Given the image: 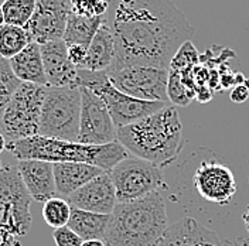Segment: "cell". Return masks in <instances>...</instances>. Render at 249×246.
Listing matches in <instances>:
<instances>
[{
	"instance_id": "30bf717a",
	"label": "cell",
	"mask_w": 249,
	"mask_h": 246,
	"mask_svg": "<svg viewBox=\"0 0 249 246\" xmlns=\"http://www.w3.org/2000/svg\"><path fill=\"white\" fill-rule=\"evenodd\" d=\"M112 85L129 96L142 101L169 102V70L153 67H126L108 72Z\"/></svg>"
},
{
	"instance_id": "8d00e7d4",
	"label": "cell",
	"mask_w": 249,
	"mask_h": 246,
	"mask_svg": "<svg viewBox=\"0 0 249 246\" xmlns=\"http://www.w3.org/2000/svg\"><path fill=\"white\" fill-rule=\"evenodd\" d=\"M3 26H4V15H3V7L0 4V27H3Z\"/></svg>"
},
{
	"instance_id": "52a82bcc",
	"label": "cell",
	"mask_w": 249,
	"mask_h": 246,
	"mask_svg": "<svg viewBox=\"0 0 249 246\" xmlns=\"http://www.w3.org/2000/svg\"><path fill=\"white\" fill-rule=\"evenodd\" d=\"M81 89L78 87L47 88L41 109L40 136L77 141L81 119Z\"/></svg>"
},
{
	"instance_id": "ac0fdd59",
	"label": "cell",
	"mask_w": 249,
	"mask_h": 246,
	"mask_svg": "<svg viewBox=\"0 0 249 246\" xmlns=\"http://www.w3.org/2000/svg\"><path fill=\"white\" fill-rule=\"evenodd\" d=\"M53 164H54L57 194L67 198L81 187L93 180L95 177L105 173V170L87 163H53Z\"/></svg>"
},
{
	"instance_id": "d6986e66",
	"label": "cell",
	"mask_w": 249,
	"mask_h": 246,
	"mask_svg": "<svg viewBox=\"0 0 249 246\" xmlns=\"http://www.w3.org/2000/svg\"><path fill=\"white\" fill-rule=\"evenodd\" d=\"M115 37L108 21L105 20L95 34L93 40L88 47V57L84 70L95 72H108L115 61Z\"/></svg>"
},
{
	"instance_id": "7402d4cb",
	"label": "cell",
	"mask_w": 249,
	"mask_h": 246,
	"mask_svg": "<svg viewBox=\"0 0 249 246\" xmlns=\"http://www.w3.org/2000/svg\"><path fill=\"white\" fill-rule=\"evenodd\" d=\"M105 21V17H82L71 12L68 17L67 29L64 33V43L67 46H84L89 47L95 34Z\"/></svg>"
},
{
	"instance_id": "7a4b0ae2",
	"label": "cell",
	"mask_w": 249,
	"mask_h": 246,
	"mask_svg": "<svg viewBox=\"0 0 249 246\" xmlns=\"http://www.w3.org/2000/svg\"><path fill=\"white\" fill-rule=\"evenodd\" d=\"M116 139L132 156L159 169L173 164L184 146L183 124L177 108L171 105L118 129Z\"/></svg>"
},
{
	"instance_id": "4dcf8cb0",
	"label": "cell",
	"mask_w": 249,
	"mask_h": 246,
	"mask_svg": "<svg viewBox=\"0 0 249 246\" xmlns=\"http://www.w3.org/2000/svg\"><path fill=\"white\" fill-rule=\"evenodd\" d=\"M67 51H68V58L72 62L78 70H84L85 67V61L88 57V47L78 46H67Z\"/></svg>"
},
{
	"instance_id": "277c9868",
	"label": "cell",
	"mask_w": 249,
	"mask_h": 246,
	"mask_svg": "<svg viewBox=\"0 0 249 246\" xmlns=\"http://www.w3.org/2000/svg\"><path fill=\"white\" fill-rule=\"evenodd\" d=\"M6 149L18 161L43 160L50 163H87L105 171H110L122 160L130 157V153L118 140L102 146H89L40 135L10 141Z\"/></svg>"
},
{
	"instance_id": "4fadbf2b",
	"label": "cell",
	"mask_w": 249,
	"mask_h": 246,
	"mask_svg": "<svg viewBox=\"0 0 249 246\" xmlns=\"http://www.w3.org/2000/svg\"><path fill=\"white\" fill-rule=\"evenodd\" d=\"M193 183L200 197L218 205L231 204L236 194L233 173L217 161H202L193 176Z\"/></svg>"
},
{
	"instance_id": "e0dca14e",
	"label": "cell",
	"mask_w": 249,
	"mask_h": 246,
	"mask_svg": "<svg viewBox=\"0 0 249 246\" xmlns=\"http://www.w3.org/2000/svg\"><path fill=\"white\" fill-rule=\"evenodd\" d=\"M156 246H222L217 233L194 218H183L170 225Z\"/></svg>"
},
{
	"instance_id": "4316f807",
	"label": "cell",
	"mask_w": 249,
	"mask_h": 246,
	"mask_svg": "<svg viewBox=\"0 0 249 246\" xmlns=\"http://www.w3.org/2000/svg\"><path fill=\"white\" fill-rule=\"evenodd\" d=\"M167 96L173 105L178 106H188L191 102V96L188 93V89L183 84L181 72L169 70V82H167Z\"/></svg>"
},
{
	"instance_id": "d590c367",
	"label": "cell",
	"mask_w": 249,
	"mask_h": 246,
	"mask_svg": "<svg viewBox=\"0 0 249 246\" xmlns=\"http://www.w3.org/2000/svg\"><path fill=\"white\" fill-rule=\"evenodd\" d=\"M230 246H249V239H238L235 244H230Z\"/></svg>"
},
{
	"instance_id": "6da1fadb",
	"label": "cell",
	"mask_w": 249,
	"mask_h": 246,
	"mask_svg": "<svg viewBox=\"0 0 249 246\" xmlns=\"http://www.w3.org/2000/svg\"><path fill=\"white\" fill-rule=\"evenodd\" d=\"M115 61L108 72L126 67L169 70L178 48L191 41L194 27L171 0H109Z\"/></svg>"
},
{
	"instance_id": "484cf974",
	"label": "cell",
	"mask_w": 249,
	"mask_h": 246,
	"mask_svg": "<svg viewBox=\"0 0 249 246\" xmlns=\"http://www.w3.org/2000/svg\"><path fill=\"white\" fill-rule=\"evenodd\" d=\"M20 85L21 82L15 75L10 61L0 57V118Z\"/></svg>"
},
{
	"instance_id": "9a60e30c",
	"label": "cell",
	"mask_w": 249,
	"mask_h": 246,
	"mask_svg": "<svg viewBox=\"0 0 249 246\" xmlns=\"http://www.w3.org/2000/svg\"><path fill=\"white\" fill-rule=\"evenodd\" d=\"M40 48L48 87H77L78 68L70 61L67 44L64 40L47 43L40 46Z\"/></svg>"
},
{
	"instance_id": "f546056e",
	"label": "cell",
	"mask_w": 249,
	"mask_h": 246,
	"mask_svg": "<svg viewBox=\"0 0 249 246\" xmlns=\"http://www.w3.org/2000/svg\"><path fill=\"white\" fill-rule=\"evenodd\" d=\"M53 239L57 246H81L84 239L70 227H62L53 232Z\"/></svg>"
},
{
	"instance_id": "f1b7e54d",
	"label": "cell",
	"mask_w": 249,
	"mask_h": 246,
	"mask_svg": "<svg viewBox=\"0 0 249 246\" xmlns=\"http://www.w3.org/2000/svg\"><path fill=\"white\" fill-rule=\"evenodd\" d=\"M72 13L82 17H102L109 10V0H70Z\"/></svg>"
},
{
	"instance_id": "5bb4252c",
	"label": "cell",
	"mask_w": 249,
	"mask_h": 246,
	"mask_svg": "<svg viewBox=\"0 0 249 246\" xmlns=\"http://www.w3.org/2000/svg\"><path fill=\"white\" fill-rule=\"evenodd\" d=\"M67 200L72 207L82 211L104 215H110L118 204L116 190L109 171L95 177L74 194H71Z\"/></svg>"
},
{
	"instance_id": "d6a6232c",
	"label": "cell",
	"mask_w": 249,
	"mask_h": 246,
	"mask_svg": "<svg viewBox=\"0 0 249 246\" xmlns=\"http://www.w3.org/2000/svg\"><path fill=\"white\" fill-rule=\"evenodd\" d=\"M81 246H107L102 239H92V241H84Z\"/></svg>"
},
{
	"instance_id": "cb8c5ba5",
	"label": "cell",
	"mask_w": 249,
	"mask_h": 246,
	"mask_svg": "<svg viewBox=\"0 0 249 246\" xmlns=\"http://www.w3.org/2000/svg\"><path fill=\"white\" fill-rule=\"evenodd\" d=\"M4 24L26 27L36 12L37 0H4L1 3Z\"/></svg>"
},
{
	"instance_id": "74e56055",
	"label": "cell",
	"mask_w": 249,
	"mask_h": 246,
	"mask_svg": "<svg viewBox=\"0 0 249 246\" xmlns=\"http://www.w3.org/2000/svg\"><path fill=\"white\" fill-rule=\"evenodd\" d=\"M245 85L248 87V89H249V79H247V81H245Z\"/></svg>"
},
{
	"instance_id": "d4e9b609",
	"label": "cell",
	"mask_w": 249,
	"mask_h": 246,
	"mask_svg": "<svg viewBox=\"0 0 249 246\" xmlns=\"http://www.w3.org/2000/svg\"><path fill=\"white\" fill-rule=\"evenodd\" d=\"M71 212L72 205L62 197L50 198L43 205V218L47 225H50L54 229L67 227L71 218Z\"/></svg>"
},
{
	"instance_id": "9c48e42d",
	"label": "cell",
	"mask_w": 249,
	"mask_h": 246,
	"mask_svg": "<svg viewBox=\"0 0 249 246\" xmlns=\"http://www.w3.org/2000/svg\"><path fill=\"white\" fill-rule=\"evenodd\" d=\"M116 190L118 202L144 198L163 187L164 180L157 166L130 156L109 171Z\"/></svg>"
},
{
	"instance_id": "3957f363",
	"label": "cell",
	"mask_w": 249,
	"mask_h": 246,
	"mask_svg": "<svg viewBox=\"0 0 249 246\" xmlns=\"http://www.w3.org/2000/svg\"><path fill=\"white\" fill-rule=\"evenodd\" d=\"M167 228L164 198L156 191L140 200L118 202L104 242L107 246H156Z\"/></svg>"
},
{
	"instance_id": "83f0119b",
	"label": "cell",
	"mask_w": 249,
	"mask_h": 246,
	"mask_svg": "<svg viewBox=\"0 0 249 246\" xmlns=\"http://www.w3.org/2000/svg\"><path fill=\"white\" fill-rule=\"evenodd\" d=\"M198 61H200V55L196 47L193 46L191 41H187L178 48V51L173 57L169 70L178 71V72L186 71V70H193L198 64Z\"/></svg>"
},
{
	"instance_id": "ffe728a7",
	"label": "cell",
	"mask_w": 249,
	"mask_h": 246,
	"mask_svg": "<svg viewBox=\"0 0 249 246\" xmlns=\"http://www.w3.org/2000/svg\"><path fill=\"white\" fill-rule=\"evenodd\" d=\"M10 65L20 82L48 87L40 44L34 41L30 43L20 54L10 60Z\"/></svg>"
},
{
	"instance_id": "8992f818",
	"label": "cell",
	"mask_w": 249,
	"mask_h": 246,
	"mask_svg": "<svg viewBox=\"0 0 249 246\" xmlns=\"http://www.w3.org/2000/svg\"><path fill=\"white\" fill-rule=\"evenodd\" d=\"M31 197L17 167L0 170V242L26 236L31 228Z\"/></svg>"
},
{
	"instance_id": "44dd1931",
	"label": "cell",
	"mask_w": 249,
	"mask_h": 246,
	"mask_svg": "<svg viewBox=\"0 0 249 246\" xmlns=\"http://www.w3.org/2000/svg\"><path fill=\"white\" fill-rule=\"evenodd\" d=\"M109 219L110 215L95 214L72 207L71 218L67 227H70L84 241H92V239L104 241L105 233L108 231Z\"/></svg>"
},
{
	"instance_id": "5b68a950",
	"label": "cell",
	"mask_w": 249,
	"mask_h": 246,
	"mask_svg": "<svg viewBox=\"0 0 249 246\" xmlns=\"http://www.w3.org/2000/svg\"><path fill=\"white\" fill-rule=\"evenodd\" d=\"M78 88H87L98 95L105 105L108 106L109 113L113 119L116 129L139 122L142 119L166 108L169 102H153L142 101L133 96L118 91L108 77V72H95L88 70H78L77 77Z\"/></svg>"
},
{
	"instance_id": "1f68e13d",
	"label": "cell",
	"mask_w": 249,
	"mask_h": 246,
	"mask_svg": "<svg viewBox=\"0 0 249 246\" xmlns=\"http://www.w3.org/2000/svg\"><path fill=\"white\" fill-rule=\"evenodd\" d=\"M230 98H231V101L235 102V104H244V102H247L249 99V89L248 87L245 85V82L235 85L232 88V91H231Z\"/></svg>"
},
{
	"instance_id": "f35d334b",
	"label": "cell",
	"mask_w": 249,
	"mask_h": 246,
	"mask_svg": "<svg viewBox=\"0 0 249 246\" xmlns=\"http://www.w3.org/2000/svg\"><path fill=\"white\" fill-rule=\"evenodd\" d=\"M3 166H4V164H3V163H1V160H0V170L3 169Z\"/></svg>"
},
{
	"instance_id": "7c38bea8",
	"label": "cell",
	"mask_w": 249,
	"mask_h": 246,
	"mask_svg": "<svg viewBox=\"0 0 249 246\" xmlns=\"http://www.w3.org/2000/svg\"><path fill=\"white\" fill-rule=\"evenodd\" d=\"M71 12L68 0H37L36 12L24 27L31 41L43 46L62 40Z\"/></svg>"
},
{
	"instance_id": "603a6c76",
	"label": "cell",
	"mask_w": 249,
	"mask_h": 246,
	"mask_svg": "<svg viewBox=\"0 0 249 246\" xmlns=\"http://www.w3.org/2000/svg\"><path fill=\"white\" fill-rule=\"evenodd\" d=\"M30 43L33 41L24 27L10 24H4L3 27H0V57L10 61Z\"/></svg>"
},
{
	"instance_id": "8fae6325",
	"label": "cell",
	"mask_w": 249,
	"mask_h": 246,
	"mask_svg": "<svg viewBox=\"0 0 249 246\" xmlns=\"http://www.w3.org/2000/svg\"><path fill=\"white\" fill-rule=\"evenodd\" d=\"M81 89V119L78 143L89 146H102L116 141L118 129L109 113L105 102L87 88Z\"/></svg>"
},
{
	"instance_id": "ba28073f",
	"label": "cell",
	"mask_w": 249,
	"mask_h": 246,
	"mask_svg": "<svg viewBox=\"0 0 249 246\" xmlns=\"http://www.w3.org/2000/svg\"><path fill=\"white\" fill-rule=\"evenodd\" d=\"M47 88L21 82L0 118V127L7 143L38 135Z\"/></svg>"
},
{
	"instance_id": "e575fe53",
	"label": "cell",
	"mask_w": 249,
	"mask_h": 246,
	"mask_svg": "<svg viewBox=\"0 0 249 246\" xmlns=\"http://www.w3.org/2000/svg\"><path fill=\"white\" fill-rule=\"evenodd\" d=\"M242 219H244V224H245V227H247V229L249 232V205L247 207V211L242 214Z\"/></svg>"
},
{
	"instance_id": "836d02e7",
	"label": "cell",
	"mask_w": 249,
	"mask_h": 246,
	"mask_svg": "<svg viewBox=\"0 0 249 246\" xmlns=\"http://www.w3.org/2000/svg\"><path fill=\"white\" fill-rule=\"evenodd\" d=\"M6 147H7V140L3 136V133H0V154L6 150Z\"/></svg>"
},
{
	"instance_id": "2e32d148",
	"label": "cell",
	"mask_w": 249,
	"mask_h": 246,
	"mask_svg": "<svg viewBox=\"0 0 249 246\" xmlns=\"http://www.w3.org/2000/svg\"><path fill=\"white\" fill-rule=\"evenodd\" d=\"M17 170L31 200L44 204L50 198L57 197L53 163L43 160H20Z\"/></svg>"
}]
</instances>
